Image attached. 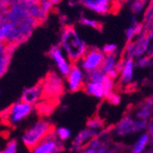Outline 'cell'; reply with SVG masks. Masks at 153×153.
<instances>
[{
  "label": "cell",
  "mask_w": 153,
  "mask_h": 153,
  "mask_svg": "<svg viewBox=\"0 0 153 153\" xmlns=\"http://www.w3.org/2000/svg\"><path fill=\"white\" fill-rule=\"evenodd\" d=\"M86 73L77 64L74 63L70 73L66 76V87L70 92H77L85 87Z\"/></svg>",
  "instance_id": "cell-10"
},
{
  "label": "cell",
  "mask_w": 153,
  "mask_h": 153,
  "mask_svg": "<svg viewBox=\"0 0 153 153\" xmlns=\"http://www.w3.org/2000/svg\"><path fill=\"white\" fill-rule=\"evenodd\" d=\"M143 1H144V2H146V3H147V2H149V0H143Z\"/></svg>",
  "instance_id": "cell-43"
},
{
  "label": "cell",
  "mask_w": 153,
  "mask_h": 153,
  "mask_svg": "<svg viewBox=\"0 0 153 153\" xmlns=\"http://www.w3.org/2000/svg\"><path fill=\"white\" fill-rule=\"evenodd\" d=\"M105 54L103 50H100L95 47L88 48L83 57L78 62V65L85 71L86 74L93 72L97 69H101Z\"/></svg>",
  "instance_id": "cell-5"
},
{
  "label": "cell",
  "mask_w": 153,
  "mask_h": 153,
  "mask_svg": "<svg viewBox=\"0 0 153 153\" xmlns=\"http://www.w3.org/2000/svg\"><path fill=\"white\" fill-rule=\"evenodd\" d=\"M53 3L51 1H46V2H42L40 3V7H41V10L42 12L45 14L46 16H48V14L51 12V10L52 9L53 7Z\"/></svg>",
  "instance_id": "cell-34"
},
{
  "label": "cell",
  "mask_w": 153,
  "mask_h": 153,
  "mask_svg": "<svg viewBox=\"0 0 153 153\" xmlns=\"http://www.w3.org/2000/svg\"><path fill=\"white\" fill-rule=\"evenodd\" d=\"M49 56L53 61V62L56 65L59 74L66 77L68 74L70 73L71 69L74 65V62L69 59L66 53L62 51L60 45H53L51 47L49 51Z\"/></svg>",
  "instance_id": "cell-9"
},
{
  "label": "cell",
  "mask_w": 153,
  "mask_h": 153,
  "mask_svg": "<svg viewBox=\"0 0 153 153\" xmlns=\"http://www.w3.org/2000/svg\"><path fill=\"white\" fill-rule=\"evenodd\" d=\"M17 46L9 44H0V75L3 76L9 66L14 50Z\"/></svg>",
  "instance_id": "cell-16"
},
{
  "label": "cell",
  "mask_w": 153,
  "mask_h": 153,
  "mask_svg": "<svg viewBox=\"0 0 153 153\" xmlns=\"http://www.w3.org/2000/svg\"><path fill=\"white\" fill-rule=\"evenodd\" d=\"M62 0H51V2L53 3V5H57L59 3H61Z\"/></svg>",
  "instance_id": "cell-38"
},
{
  "label": "cell",
  "mask_w": 153,
  "mask_h": 153,
  "mask_svg": "<svg viewBox=\"0 0 153 153\" xmlns=\"http://www.w3.org/2000/svg\"><path fill=\"white\" fill-rule=\"evenodd\" d=\"M79 22L82 26L91 27V29H100V27H101V24L99 21H97L94 19H91L89 17H85V16H82L79 19Z\"/></svg>",
  "instance_id": "cell-25"
},
{
  "label": "cell",
  "mask_w": 153,
  "mask_h": 153,
  "mask_svg": "<svg viewBox=\"0 0 153 153\" xmlns=\"http://www.w3.org/2000/svg\"><path fill=\"white\" fill-rule=\"evenodd\" d=\"M136 61L134 58L124 56L119 66V82L122 85H129L134 80Z\"/></svg>",
  "instance_id": "cell-12"
},
{
  "label": "cell",
  "mask_w": 153,
  "mask_h": 153,
  "mask_svg": "<svg viewBox=\"0 0 153 153\" xmlns=\"http://www.w3.org/2000/svg\"><path fill=\"white\" fill-rule=\"evenodd\" d=\"M52 130V125L48 120L40 119L24 131L21 141L26 148L32 150Z\"/></svg>",
  "instance_id": "cell-3"
},
{
  "label": "cell",
  "mask_w": 153,
  "mask_h": 153,
  "mask_svg": "<svg viewBox=\"0 0 153 153\" xmlns=\"http://www.w3.org/2000/svg\"><path fill=\"white\" fill-rule=\"evenodd\" d=\"M43 95H44V93H43L42 83L39 82L35 85L26 88L22 92L21 100L34 105L39 102V100L42 98Z\"/></svg>",
  "instance_id": "cell-15"
},
{
  "label": "cell",
  "mask_w": 153,
  "mask_h": 153,
  "mask_svg": "<svg viewBox=\"0 0 153 153\" xmlns=\"http://www.w3.org/2000/svg\"><path fill=\"white\" fill-rule=\"evenodd\" d=\"M80 3L83 7L101 16L114 13L118 8L117 0H80Z\"/></svg>",
  "instance_id": "cell-8"
},
{
  "label": "cell",
  "mask_w": 153,
  "mask_h": 153,
  "mask_svg": "<svg viewBox=\"0 0 153 153\" xmlns=\"http://www.w3.org/2000/svg\"><path fill=\"white\" fill-rule=\"evenodd\" d=\"M145 21L149 25V27L153 25V1L150 6L146 9L145 12Z\"/></svg>",
  "instance_id": "cell-32"
},
{
  "label": "cell",
  "mask_w": 153,
  "mask_h": 153,
  "mask_svg": "<svg viewBox=\"0 0 153 153\" xmlns=\"http://www.w3.org/2000/svg\"><path fill=\"white\" fill-rule=\"evenodd\" d=\"M61 150H62V141L52 130L31 150V153H58Z\"/></svg>",
  "instance_id": "cell-11"
},
{
  "label": "cell",
  "mask_w": 153,
  "mask_h": 153,
  "mask_svg": "<svg viewBox=\"0 0 153 153\" xmlns=\"http://www.w3.org/2000/svg\"><path fill=\"white\" fill-rule=\"evenodd\" d=\"M142 32H143L142 26L140 23H137V20H134L132 21L131 25L126 30V31H125V35H126V38L128 42H131V41L135 40Z\"/></svg>",
  "instance_id": "cell-21"
},
{
  "label": "cell",
  "mask_w": 153,
  "mask_h": 153,
  "mask_svg": "<svg viewBox=\"0 0 153 153\" xmlns=\"http://www.w3.org/2000/svg\"><path fill=\"white\" fill-rule=\"evenodd\" d=\"M149 38L151 39H153V25L149 27Z\"/></svg>",
  "instance_id": "cell-37"
},
{
  "label": "cell",
  "mask_w": 153,
  "mask_h": 153,
  "mask_svg": "<svg viewBox=\"0 0 153 153\" xmlns=\"http://www.w3.org/2000/svg\"><path fill=\"white\" fill-rule=\"evenodd\" d=\"M111 105H117L120 104L121 102V96L119 94H117V92L113 91L112 93H110L105 98Z\"/></svg>",
  "instance_id": "cell-31"
},
{
  "label": "cell",
  "mask_w": 153,
  "mask_h": 153,
  "mask_svg": "<svg viewBox=\"0 0 153 153\" xmlns=\"http://www.w3.org/2000/svg\"><path fill=\"white\" fill-rule=\"evenodd\" d=\"M149 100H150V101H151V102L153 103V93H152V94H151V96L149 97Z\"/></svg>",
  "instance_id": "cell-41"
},
{
  "label": "cell",
  "mask_w": 153,
  "mask_h": 153,
  "mask_svg": "<svg viewBox=\"0 0 153 153\" xmlns=\"http://www.w3.org/2000/svg\"><path fill=\"white\" fill-rule=\"evenodd\" d=\"M146 8V2H144L143 0H133V2L131 3L130 9L135 15H140L141 13L144 12Z\"/></svg>",
  "instance_id": "cell-26"
},
{
  "label": "cell",
  "mask_w": 153,
  "mask_h": 153,
  "mask_svg": "<svg viewBox=\"0 0 153 153\" xmlns=\"http://www.w3.org/2000/svg\"><path fill=\"white\" fill-rule=\"evenodd\" d=\"M116 134L118 137H127L135 131V118L131 117H125L117 122L115 128Z\"/></svg>",
  "instance_id": "cell-17"
},
{
  "label": "cell",
  "mask_w": 153,
  "mask_h": 153,
  "mask_svg": "<svg viewBox=\"0 0 153 153\" xmlns=\"http://www.w3.org/2000/svg\"><path fill=\"white\" fill-rule=\"evenodd\" d=\"M39 3H42V2H46V1H51V0H38Z\"/></svg>",
  "instance_id": "cell-39"
},
{
  "label": "cell",
  "mask_w": 153,
  "mask_h": 153,
  "mask_svg": "<svg viewBox=\"0 0 153 153\" xmlns=\"http://www.w3.org/2000/svg\"><path fill=\"white\" fill-rule=\"evenodd\" d=\"M31 0H1L0 40L18 46L29 39L39 23L30 13Z\"/></svg>",
  "instance_id": "cell-1"
},
{
  "label": "cell",
  "mask_w": 153,
  "mask_h": 153,
  "mask_svg": "<svg viewBox=\"0 0 153 153\" xmlns=\"http://www.w3.org/2000/svg\"><path fill=\"white\" fill-rule=\"evenodd\" d=\"M103 51L105 55L107 54H114V53H117L118 52V49H117V46L114 43H108V44H105L104 47H103Z\"/></svg>",
  "instance_id": "cell-33"
},
{
  "label": "cell",
  "mask_w": 153,
  "mask_h": 153,
  "mask_svg": "<svg viewBox=\"0 0 153 153\" xmlns=\"http://www.w3.org/2000/svg\"><path fill=\"white\" fill-rule=\"evenodd\" d=\"M97 134H98V132L96 130H94L88 128L82 129L74 138L73 143H72V149L76 150V151L82 150L93 138L96 137Z\"/></svg>",
  "instance_id": "cell-14"
},
{
  "label": "cell",
  "mask_w": 153,
  "mask_h": 153,
  "mask_svg": "<svg viewBox=\"0 0 153 153\" xmlns=\"http://www.w3.org/2000/svg\"><path fill=\"white\" fill-rule=\"evenodd\" d=\"M136 117L138 119H144L148 121L151 117H153V103L149 99H147L137 108L136 112Z\"/></svg>",
  "instance_id": "cell-20"
},
{
  "label": "cell",
  "mask_w": 153,
  "mask_h": 153,
  "mask_svg": "<svg viewBox=\"0 0 153 153\" xmlns=\"http://www.w3.org/2000/svg\"><path fill=\"white\" fill-rule=\"evenodd\" d=\"M18 146L17 140H11L7 142L1 153H18Z\"/></svg>",
  "instance_id": "cell-29"
},
{
  "label": "cell",
  "mask_w": 153,
  "mask_h": 153,
  "mask_svg": "<svg viewBox=\"0 0 153 153\" xmlns=\"http://www.w3.org/2000/svg\"><path fill=\"white\" fill-rule=\"evenodd\" d=\"M148 133L150 136V143L153 144V121L149 122V128H148Z\"/></svg>",
  "instance_id": "cell-35"
},
{
  "label": "cell",
  "mask_w": 153,
  "mask_h": 153,
  "mask_svg": "<svg viewBox=\"0 0 153 153\" xmlns=\"http://www.w3.org/2000/svg\"><path fill=\"white\" fill-rule=\"evenodd\" d=\"M34 111V106L22 100L14 103L6 110V121L10 126L19 124L29 117Z\"/></svg>",
  "instance_id": "cell-4"
},
{
  "label": "cell",
  "mask_w": 153,
  "mask_h": 153,
  "mask_svg": "<svg viewBox=\"0 0 153 153\" xmlns=\"http://www.w3.org/2000/svg\"><path fill=\"white\" fill-rule=\"evenodd\" d=\"M87 128H91V129H94V130H98L100 129L102 127H103V123L101 122V120L97 117H94V118H91L87 121Z\"/></svg>",
  "instance_id": "cell-30"
},
{
  "label": "cell",
  "mask_w": 153,
  "mask_h": 153,
  "mask_svg": "<svg viewBox=\"0 0 153 153\" xmlns=\"http://www.w3.org/2000/svg\"><path fill=\"white\" fill-rule=\"evenodd\" d=\"M144 153H153V149H149V150H146Z\"/></svg>",
  "instance_id": "cell-40"
},
{
  "label": "cell",
  "mask_w": 153,
  "mask_h": 153,
  "mask_svg": "<svg viewBox=\"0 0 153 153\" xmlns=\"http://www.w3.org/2000/svg\"><path fill=\"white\" fill-rule=\"evenodd\" d=\"M96 153H108V148L105 145H102L98 149H97Z\"/></svg>",
  "instance_id": "cell-36"
},
{
  "label": "cell",
  "mask_w": 153,
  "mask_h": 153,
  "mask_svg": "<svg viewBox=\"0 0 153 153\" xmlns=\"http://www.w3.org/2000/svg\"><path fill=\"white\" fill-rule=\"evenodd\" d=\"M149 122L144 119L135 118V131L136 133H142L148 130Z\"/></svg>",
  "instance_id": "cell-28"
},
{
  "label": "cell",
  "mask_w": 153,
  "mask_h": 153,
  "mask_svg": "<svg viewBox=\"0 0 153 153\" xmlns=\"http://www.w3.org/2000/svg\"><path fill=\"white\" fill-rule=\"evenodd\" d=\"M83 90H85V92L88 95L93 96L97 99L105 98L106 95H107L105 87L103 82H91V81L86 80V82L85 85V87H83Z\"/></svg>",
  "instance_id": "cell-18"
},
{
  "label": "cell",
  "mask_w": 153,
  "mask_h": 153,
  "mask_svg": "<svg viewBox=\"0 0 153 153\" xmlns=\"http://www.w3.org/2000/svg\"><path fill=\"white\" fill-rule=\"evenodd\" d=\"M151 64H152V59L149 55H144L142 57L137 58L136 61V66L140 69L149 68L151 66Z\"/></svg>",
  "instance_id": "cell-27"
},
{
  "label": "cell",
  "mask_w": 153,
  "mask_h": 153,
  "mask_svg": "<svg viewBox=\"0 0 153 153\" xmlns=\"http://www.w3.org/2000/svg\"><path fill=\"white\" fill-rule=\"evenodd\" d=\"M59 45L74 63H78L88 50L85 41L82 39L75 27L70 25L62 29Z\"/></svg>",
  "instance_id": "cell-2"
},
{
  "label": "cell",
  "mask_w": 153,
  "mask_h": 153,
  "mask_svg": "<svg viewBox=\"0 0 153 153\" xmlns=\"http://www.w3.org/2000/svg\"><path fill=\"white\" fill-rule=\"evenodd\" d=\"M102 145H103V143L101 142L99 138L94 137L80 151V153H96L97 149H98Z\"/></svg>",
  "instance_id": "cell-22"
},
{
  "label": "cell",
  "mask_w": 153,
  "mask_h": 153,
  "mask_svg": "<svg viewBox=\"0 0 153 153\" xmlns=\"http://www.w3.org/2000/svg\"><path fill=\"white\" fill-rule=\"evenodd\" d=\"M150 143V136L148 132H142L137 137L131 148V153H144Z\"/></svg>",
  "instance_id": "cell-19"
},
{
  "label": "cell",
  "mask_w": 153,
  "mask_h": 153,
  "mask_svg": "<svg viewBox=\"0 0 153 153\" xmlns=\"http://www.w3.org/2000/svg\"><path fill=\"white\" fill-rule=\"evenodd\" d=\"M54 131H55V134H56L57 137L62 142L67 141L68 140H70L71 137H72L71 130L68 128H65V127H59L57 128H55Z\"/></svg>",
  "instance_id": "cell-24"
},
{
  "label": "cell",
  "mask_w": 153,
  "mask_h": 153,
  "mask_svg": "<svg viewBox=\"0 0 153 153\" xmlns=\"http://www.w3.org/2000/svg\"><path fill=\"white\" fill-rule=\"evenodd\" d=\"M120 62L121 59L119 58V52L114 54H107L105 55L101 69L106 75L117 79L119 76Z\"/></svg>",
  "instance_id": "cell-13"
},
{
  "label": "cell",
  "mask_w": 153,
  "mask_h": 153,
  "mask_svg": "<svg viewBox=\"0 0 153 153\" xmlns=\"http://www.w3.org/2000/svg\"><path fill=\"white\" fill-rule=\"evenodd\" d=\"M153 51V41L151 42V46H150V50H149V51Z\"/></svg>",
  "instance_id": "cell-42"
},
{
  "label": "cell",
  "mask_w": 153,
  "mask_h": 153,
  "mask_svg": "<svg viewBox=\"0 0 153 153\" xmlns=\"http://www.w3.org/2000/svg\"><path fill=\"white\" fill-rule=\"evenodd\" d=\"M106 74L104 73L102 69H97L93 72L86 74V80L91 82H103Z\"/></svg>",
  "instance_id": "cell-23"
},
{
  "label": "cell",
  "mask_w": 153,
  "mask_h": 153,
  "mask_svg": "<svg viewBox=\"0 0 153 153\" xmlns=\"http://www.w3.org/2000/svg\"><path fill=\"white\" fill-rule=\"evenodd\" d=\"M41 83H42L44 95L50 99L57 98L58 96L62 95L65 88L62 76L56 73L48 74Z\"/></svg>",
  "instance_id": "cell-7"
},
{
  "label": "cell",
  "mask_w": 153,
  "mask_h": 153,
  "mask_svg": "<svg viewBox=\"0 0 153 153\" xmlns=\"http://www.w3.org/2000/svg\"><path fill=\"white\" fill-rule=\"evenodd\" d=\"M151 46V39L149 34H146L144 31L138 36L135 40L128 42L126 47L125 56L137 59L147 55L150 50Z\"/></svg>",
  "instance_id": "cell-6"
}]
</instances>
